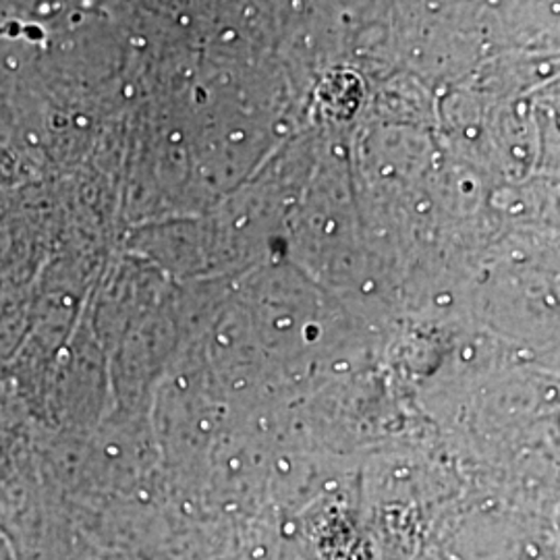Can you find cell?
I'll return each instance as SVG.
<instances>
[{"label": "cell", "mask_w": 560, "mask_h": 560, "mask_svg": "<svg viewBox=\"0 0 560 560\" xmlns=\"http://www.w3.org/2000/svg\"><path fill=\"white\" fill-rule=\"evenodd\" d=\"M15 463H18V451L13 444V434L9 432L7 425L0 423V483L13 471Z\"/></svg>", "instance_id": "obj_1"}]
</instances>
